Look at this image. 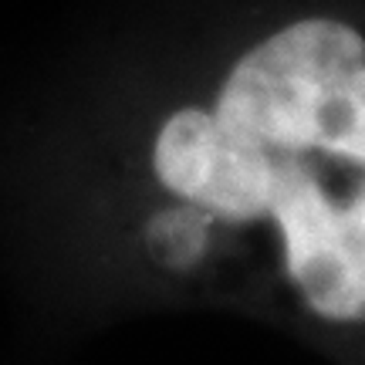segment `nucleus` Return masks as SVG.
I'll return each instance as SVG.
<instances>
[{"label":"nucleus","mask_w":365,"mask_h":365,"mask_svg":"<svg viewBox=\"0 0 365 365\" xmlns=\"http://www.w3.org/2000/svg\"><path fill=\"white\" fill-rule=\"evenodd\" d=\"M149 244L159 254V261L170 267H190L207 247V220L200 217V207H180L159 213L149 223Z\"/></svg>","instance_id":"5"},{"label":"nucleus","mask_w":365,"mask_h":365,"mask_svg":"<svg viewBox=\"0 0 365 365\" xmlns=\"http://www.w3.org/2000/svg\"><path fill=\"white\" fill-rule=\"evenodd\" d=\"M156 176L176 196L230 220L271 213L281 159L217 115L186 108L163 125L156 139Z\"/></svg>","instance_id":"3"},{"label":"nucleus","mask_w":365,"mask_h":365,"mask_svg":"<svg viewBox=\"0 0 365 365\" xmlns=\"http://www.w3.org/2000/svg\"><path fill=\"white\" fill-rule=\"evenodd\" d=\"M318 149L365 166V65L355 68L328 102L318 132Z\"/></svg>","instance_id":"4"},{"label":"nucleus","mask_w":365,"mask_h":365,"mask_svg":"<svg viewBox=\"0 0 365 365\" xmlns=\"http://www.w3.org/2000/svg\"><path fill=\"white\" fill-rule=\"evenodd\" d=\"M271 213L284 237V264L314 314L365 322V193L331 207L298 163H281Z\"/></svg>","instance_id":"2"},{"label":"nucleus","mask_w":365,"mask_h":365,"mask_svg":"<svg viewBox=\"0 0 365 365\" xmlns=\"http://www.w3.org/2000/svg\"><path fill=\"white\" fill-rule=\"evenodd\" d=\"M362 65L365 44L352 27L322 17L298 21L230 71L213 115L271 153L318 149L328 102Z\"/></svg>","instance_id":"1"}]
</instances>
